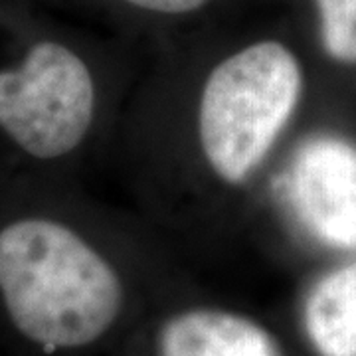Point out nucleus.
I'll use <instances>...</instances> for the list:
<instances>
[{
	"mask_svg": "<svg viewBox=\"0 0 356 356\" xmlns=\"http://www.w3.org/2000/svg\"><path fill=\"white\" fill-rule=\"evenodd\" d=\"M303 89L299 60L285 44L261 40L210 72L198 103V137L218 178L240 184L264 163Z\"/></svg>",
	"mask_w": 356,
	"mask_h": 356,
	"instance_id": "obj_2",
	"label": "nucleus"
},
{
	"mask_svg": "<svg viewBox=\"0 0 356 356\" xmlns=\"http://www.w3.org/2000/svg\"><path fill=\"white\" fill-rule=\"evenodd\" d=\"M159 356H281L273 337L254 318L222 309H191L159 332Z\"/></svg>",
	"mask_w": 356,
	"mask_h": 356,
	"instance_id": "obj_5",
	"label": "nucleus"
},
{
	"mask_svg": "<svg viewBox=\"0 0 356 356\" xmlns=\"http://www.w3.org/2000/svg\"><path fill=\"white\" fill-rule=\"evenodd\" d=\"M93 117V76L64 44L38 42L16 67L0 70V129L26 154L54 161L76 151Z\"/></svg>",
	"mask_w": 356,
	"mask_h": 356,
	"instance_id": "obj_3",
	"label": "nucleus"
},
{
	"mask_svg": "<svg viewBox=\"0 0 356 356\" xmlns=\"http://www.w3.org/2000/svg\"><path fill=\"white\" fill-rule=\"evenodd\" d=\"M305 331L321 356H356V261L315 285L305 303Z\"/></svg>",
	"mask_w": 356,
	"mask_h": 356,
	"instance_id": "obj_6",
	"label": "nucleus"
},
{
	"mask_svg": "<svg viewBox=\"0 0 356 356\" xmlns=\"http://www.w3.org/2000/svg\"><path fill=\"white\" fill-rule=\"evenodd\" d=\"M123 303L115 267L62 222L20 218L0 229V309L40 353L97 343L113 329Z\"/></svg>",
	"mask_w": 356,
	"mask_h": 356,
	"instance_id": "obj_1",
	"label": "nucleus"
},
{
	"mask_svg": "<svg viewBox=\"0 0 356 356\" xmlns=\"http://www.w3.org/2000/svg\"><path fill=\"white\" fill-rule=\"evenodd\" d=\"M321 40L327 54L356 64V0H317Z\"/></svg>",
	"mask_w": 356,
	"mask_h": 356,
	"instance_id": "obj_7",
	"label": "nucleus"
},
{
	"mask_svg": "<svg viewBox=\"0 0 356 356\" xmlns=\"http://www.w3.org/2000/svg\"><path fill=\"white\" fill-rule=\"evenodd\" d=\"M135 8L159 14H188L206 6L210 0H123Z\"/></svg>",
	"mask_w": 356,
	"mask_h": 356,
	"instance_id": "obj_8",
	"label": "nucleus"
},
{
	"mask_svg": "<svg viewBox=\"0 0 356 356\" xmlns=\"http://www.w3.org/2000/svg\"><path fill=\"white\" fill-rule=\"evenodd\" d=\"M289 198L318 242L356 250V147L334 137L307 140L293 159Z\"/></svg>",
	"mask_w": 356,
	"mask_h": 356,
	"instance_id": "obj_4",
	"label": "nucleus"
}]
</instances>
